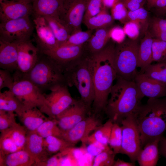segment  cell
Segmentation results:
<instances>
[{
    "label": "cell",
    "mask_w": 166,
    "mask_h": 166,
    "mask_svg": "<svg viewBox=\"0 0 166 166\" xmlns=\"http://www.w3.org/2000/svg\"><path fill=\"white\" fill-rule=\"evenodd\" d=\"M33 14L32 2L27 0H0V22L30 16Z\"/></svg>",
    "instance_id": "obj_12"
},
{
    "label": "cell",
    "mask_w": 166,
    "mask_h": 166,
    "mask_svg": "<svg viewBox=\"0 0 166 166\" xmlns=\"http://www.w3.org/2000/svg\"><path fill=\"white\" fill-rule=\"evenodd\" d=\"M122 140V130L121 126L117 123H113L109 144L116 155L119 153Z\"/></svg>",
    "instance_id": "obj_38"
},
{
    "label": "cell",
    "mask_w": 166,
    "mask_h": 166,
    "mask_svg": "<svg viewBox=\"0 0 166 166\" xmlns=\"http://www.w3.org/2000/svg\"><path fill=\"white\" fill-rule=\"evenodd\" d=\"M44 138L34 131H27L23 149L28 153L30 159L31 166H38L45 161L49 155L44 145Z\"/></svg>",
    "instance_id": "obj_16"
},
{
    "label": "cell",
    "mask_w": 166,
    "mask_h": 166,
    "mask_svg": "<svg viewBox=\"0 0 166 166\" xmlns=\"http://www.w3.org/2000/svg\"><path fill=\"white\" fill-rule=\"evenodd\" d=\"M112 26L95 30L92 36L85 44L86 49L90 54H93L102 50L111 39L110 31Z\"/></svg>",
    "instance_id": "obj_24"
},
{
    "label": "cell",
    "mask_w": 166,
    "mask_h": 166,
    "mask_svg": "<svg viewBox=\"0 0 166 166\" xmlns=\"http://www.w3.org/2000/svg\"><path fill=\"white\" fill-rule=\"evenodd\" d=\"M95 30H89L80 31L71 34L61 46H78L84 45L89 39Z\"/></svg>",
    "instance_id": "obj_36"
},
{
    "label": "cell",
    "mask_w": 166,
    "mask_h": 166,
    "mask_svg": "<svg viewBox=\"0 0 166 166\" xmlns=\"http://www.w3.org/2000/svg\"><path fill=\"white\" fill-rule=\"evenodd\" d=\"M120 124L122 140L119 153L127 155L132 162H134L141 146L140 133L134 114L124 119Z\"/></svg>",
    "instance_id": "obj_9"
},
{
    "label": "cell",
    "mask_w": 166,
    "mask_h": 166,
    "mask_svg": "<svg viewBox=\"0 0 166 166\" xmlns=\"http://www.w3.org/2000/svg\"><path fill=\"white\" fill-rule=\"evenodd\" d=\"M101 125L100 121L95 116H88L70 129L62 132L61 138L75 145L89 136L90 132Z\"/></svg>",
    "instance_id": "obj_15"
},
{
    "label": "cell",
    "mask_w": 166,
    "mask_h": 166,
    "mask_svg": "<svg viewBox=\"0 0 166 166\" xmlns=\"http://www.w3.org/2000/svg\"><path fill=\"white\" fill-rule=\"evenodd\" d=\"M34 16L33 23L36 33L35 38L39 51L42 53L58 47L53 33L44 17Z\"/></svg>",
    "instance_id": "obj_14"
},
{
    "label": "cell",
    "mask_w": 166,
    "mask_h": 166,
    "mask_svg": "<svg viewBox=\"0 0 166 166\" xmlns=\"http://www.w3.org/2000/svg\"><path fill=\"white\" fill-rule=\"evenodd\" d=\"M116 154L112 149L107 147L95 156L92 165L93 166H113Z\"/></svg>",
    "instance_id": "obj_37"
},
{
    "label": "cell",
    "mask_w": 166,
    "mask_h": 166,
    "mask_svg": "<svg viewBox=\"0 0 166 166\" xmlns=\"http://www.w3.org/2000/svg\"><path fill=\"white\" fill-rule=\"evenodd\" d=\"M66 84L74 86L89 113L93 102L95 93L90 55L86 51L79 58L63 69Z\"/></svg>",
    "instance_id": "obj_4"
},
{
    "label": "cell",
    "mask_w": 166,
    "mask_h": 166,
    "mask_svg": "<svg viewBox=\"0 0 166 166\" xmlns=\"http://www.w3.org/2000/svg\"><path fill=\"white\" fill-rule=\"evenodd\" d=\"M34 26L29 16L0 23V40L18 43L30 40Z\"/></svg>",
    "instance_id": "obj_8"
},
{
    "label": "cell",
    "mask_w": 166,
    "mask_h": 166,
    "mask_svg": "<svg viewBox=\"0 0 166 166\" xmlns=\"http://www.w3.org/2000/svg\"><path fill=\"white\" fill-rule=\"evenodd\" d=\"M18 70L23 73L29 72L38 60L40 51L30 40L18 43Z\"/></svg>",
    "instance_id": "obj_18"
},
{
    "label": "cell",
    "mask_w": 166,
    "mask_h": 166,
    "mask_svg": "<svg viewBox=\"0 0 166 166\" xmlns=\"http://www.w3.org/2000/svg\"><path fill=\"white\" fill-rule=\"evenodd\" d=\"M148 1V4L151 3L155 1L156 0H147Z\"/></svg>",
    "instance_id": "obj_57"
},
{
    "label": "cell",
    "mask_w": 166,
    "mask_h": 166,
    "mask_svg": "<svg viewBox=\"0 0 166 166\" xmlns=\"http://www.w3.org/2000/svg\"><path fill=\"white\" fill-rule=\"evenodd\" d=\"M15 113L13 112L0 110V131L1 132L17 123Z\"/></svg>",
    "instance_id": "obj_42"
},
{
    "label": "cell",
    "mask_w": 166,
    "mask_h": 166,
    "mask_svg": "<svg viewBox=\"0 0 166 166\" xmlns=\"http://www.w3.org/2000/svg\"><path fill=\"white\" fill-rule=\"evenodd\" d=\"M114 19L104 7L101 11L97 15L84 20L83 23L89 30L96 29L112 26Z\"/></svg>",
    "instance_id": "obj_30"
},
{
    "label": "cell",
    "mask_w": 166,
    "mask_h": 166,
    "mask_svg": "<svg viewBox=\"0 0 166 166\" xmlns=\"http://www.w3.org/2000/svg\"><path fill=\"white\" fill-rule=\"evenodd\" d=\"M85 44L78 46H60L42 53L50 57L63 70L65 67L84 54L86 51Z\"/></svg>",
    "instance_id": "obj_17"
},
{
    "label": "cell",
    "mask_w": 166,
    "mask_h": 166,
    "mask_svg": "<svg viewBox=\"0 0 166 166\" xmlns=\"http://www.w3.org/2000/svg\"><path fill=\"white\" fill-rule=\"evenodd\" d=\"M139 44L136 40L125 39L115 46L114 63L117 76L134 81L138 73V54Z\"/></svg>",
    "instance_id": "obj_6"
},
{
    "label": "cell",
    "mask_w": 166,
    "mask_h": 166,
    "mask_svg": "<svg viewBox=\"0 0 166 166\" xmlns=\"http://www.w3.org/2000/svg\"><path fill=\"white\" fill-rule=\"evenodd\" d=\"M65 0H33L34 16L59 17Z\"/></svg>",
    "instance_id": "obj_22"
},
{
    "label": "cell",
    "mask_w": 166,
    "mask_h": 166,
    "mask_svg": "<svg viewBox=\"0 0 166 166\" xmlns=\"http://www.w3.org/2000/svg\"><path fill=\"white\" fill-rule=\"evenodd\" d=\"M158 148L159 154L166 159V138L163 136L160 139Z\"/></svg>",
    "instance_id": "obj_51"
},
{
    "label": "cell",
    "mask_w": 166,
    "mask_h": 166,
    "mask_svg": "<svg viewBox=\"0 0 166 166\" xmlns=\"http://www.w3.org/2000/svg\"><path fill=\"white\" fill-rule=\"evenodd\" d=\"M27 131H36L39 126L49 118L47 117L37 107H24L18 117Z\"/></svg>",
    "instance_id": "obj_21"
},
{
    "label": "cell",
    "mask_w": 166,
    "mask_h": 166,
    "mask_svg": "<svg viewBox=\"0 0 166 166\" xmlns=\"http://www.w3.org/2000/svg\"><path fill=\"white\" fill-rule=\"evenodd\" d=\"M139 130L141 148L161 137L166 130V96L149 98L134 114Z\"/></svg>",
    "instance_id": "obj_3"
},
{
    "label": "cell",
    "mask_w": 166,
    "mask_h": 166,
    "mask_svg": "<svg viewBox=\"0 0 166 166\" xmlns=\"http://www.w3.org/2000/svg\"><path fill=\"white\" fill-rule=\"evenodd\" d=\"M152 31H166V19L155 17L152 23Z\"/></svg>",
    "instance_id": "obj_49"
},
{
    "label": "cell",
    "mask_w": 166,
    "mask_h": 166,
    "mask_svg": "<svg viewBox=\"0 0 166 166\" xmlns=\"http://www.w3.org/2000/svg\"><path fill=\"white\" fill-rule=\"evenodd\" d=\"M158 11L161 14L166 13V6L163 8L158 9Z\"/></svg>",
    "instance_id": "obj_56"
},
{
    "label": "cell",
    "mask_w": 166,
    "mask_h": 166,
    "mask_svg": "<svg viewBox=\"0 0 166 166\" xmlns=\"http://www.w3.org/2000/svg\"><path fill=\"white\" fill-rule=\"evenodd\" d=\"M48 94L44 93L46 105L40 110L51 119H54L76 101L71 96L65 84L58 85Z\"/></svg>",
    "instance_id": "obj_10"
},
{
    "label": "cell",
    "mask_w": 166,
    "mask_h": 166,
    "mask_svg": "<svg viewBox=\"0 0 166 166\" xmlns=\"http://www.w3.org/2000/svg\"><path fill=\"white\" fill-rule=\"evenodd\" d=\"M148 5L149 7H155L158 9L163 8L166 6V0H156Z\"/></svg>",
    "instance_id": "obj_52"
},
{
    "label": "cell",
    "mask_w": 166,
    "mask_h": 166,
    "mask_svg": "<svg viewBox=\"0 0 166 166\" xmlns=\"http://www.w3.org/2000/svg\"><path fill=\"white\" fill-rule=\"evenodd\" d=\"M123 27L126 34L130 39L136 40L139 36L140 27L138 24L132 21H129L124 24Z\"/></svg>",
    "instance_id": "obj_44"
},
{
    "label": "cell",
    "mask_w": 166,
    "mask_h": 166,
    "mask_svg": "<svg viewBox=\"0 0 166 166\" xmlns=\"http://www.w3.org/2000/svg\"><path fill=\"white\" fill-rule=\"evenodd\" d=\"M154 38L166 42V31H152Z\"/></svg>",
    "instance_id": "obj_53"
},
{
    "label": "cell",
    "mask_w": 166,
    "mask_h": 166,
    "mask_svg": "<svg viewBox=\"0 0 166 166\" xmlns=\"http://www.w3.org/2000/svg\"><path fill=\"white\" fill-rule=\"evenodd\" d=\"M116 79L104 110L109 119L113 123L120 124L122 120L135 113L144 97L134 81L127 80L117 76Z\"/></svg>",
    "instance_id": "obj_2"
},
{
    "label": "cell",
    "mask_w": 166,
    "mask_h": 166,
    "mask_svg": "<svg viewBox=\"0 0 166 166\" xmlns=\"http://www.w3.org/2000/svg\"><path fill=\"white\" fill-rule=\"evenodd\" d=\"M161 137L148 142L141 149L136 158V160L140 166L156 165L159 154L158 144Z\"/></svg>",
    "instance_id": "obj_23"
},
{
    "label": "cell",
    "mask_w": 166,
    "mask_h": 166,
    "mask_svg": "<svg viewBox=\"0 0 166 166\" xmlns=\"http://www.w3.org/2000/svg\"><path fill=\"white\" fill-rule=\"evenodd\" d=\"M108 146H104L96 143H90L87 147V151L92 155L96 156Z\"/></svg>",
    "instance_id": "obj_50"
},
{
    "label": "cell",
    "mask_w": 166,
    "mask_h": 166,
    "mask_svg": "<svg viewBox=\"0 0 166 166\" xmlns=\"http://www.w3.org/2000/svg\"><path fill=\"white\" fill-rule=\"evenodd\" d=\"M146 0H120L128 11H133L143 6Z\"/></svg>",
    "instance_id": "obj_48"
},
{
    "label": "cell",
    "mask_w": 166,
    "mask_h": 166,
    "mask_svg": "<svg viewBox=\"0 0 166 166\" xmlns=\"http://www.w3.org/2000/svg\"><path fill=\"white\" fill-rule=\"evenodd\" d=\"M134 81L144 97L156 98L166 96V84L151 79L143 73H138Z\"/></svg>",
    "instance_id": "obj_19"
},
{
    "label": "cell",
    "mask_w": 166,
    "mask_h": 166,
    "mask_svg": "<svg viewBox=\"0 0 166 166\" xmlns=\"http://www.w3.org/2000/svg\"><path fill=\"white\" fill-rule=\"evenodd\" d=\"M152 35L147 30L139 44L138 54V67L142 72L144 69L153 61L152 45L153 42Z\"/></svg>",
    "instance_id": "obj_25"
},
{
    "label": "cell",
    "mask_w": 166,
    "mask_h": 166,
    "mask_svg": "<svg viewBox=\"0 0 166 166\" xmlns=\"http://www.w3.org/2000/svg\"><path fill=\"white\" fill-rule=\"evenodd\" d=\"M27 131L23 126L17 123L2 132H6L13 140L19 150H21L23 149L25 145Z\"/></svg>",
    "instance_id": "obj_33"
},
{
    "label": "cell",
    "mask_w": 166,
    "mask_h": 166,
    "mask_svg": "<svg viewBox=\"0 0 166 166\" xmlns=\"http://www.w3.org/2000/svg\"><path fill=\"white\" fill-rule=\"evenodd\" d=\"M88 0H65L59 17L72 34L81 31V25Z\"/></svg>",
    "instance_id": "obj_11"
},
{
    "label": "cell",
    "mask_w": 166,
    "mask_h": 166,
    "mask_svg": "<svg viewBox=\"0 0 166 166\" xmlns=\"http://www.w3.org/2000/svg\"><path fill=\"white\" fill-rule=\"evenodd\" d=\"M135 165L134 162H125L118 159L115 161L113 166H134Z\"/></svg>",
    "instance_id": "obj_54"
},
{
    "label": "cell",
    "mask_w": 166,
    "mask_h": 166,
    "mask_svg": "<svg viewBox=\"0 0 166 166\" xmlns=\"http://www.w3.org/2000/svg\"><path fill=\"white\" fill-rule=\"evenodd\" d=\"M125 35L123 28L119 26H112L110 29V38L117 44L123 42L125 40Z\"/></svg>",
    "instance_id": "obj_46"
},
{
    "label": "cell",
    "mask_w": 166,
    "mask_h": 166,
    "mask_svg": "<svg viewBox=\"0 0 166 166\" xmlns=\"http://www.w3.org/2000/svg\"><path fill=\"white\" fill-rule=\"evenodd\" d=\"M35 131L44 138L50 136L61 138L62 133L56 120L50 118L41 124Z\"/></svg>",
    "instance_id": "obj_34"
},
{
    "label": "cell",
    "mask_w": 166,
    "mask_h": 166,
    "mask_svg": "<svg viewBox=\"0 0 166 166\" xmlns=\"http://www.w3.org/2000/svg\"><path fill=\"white\" fill-rule=\"evenodd\" d=\"M19 150L13 140L4 132H1L0 155H6Z\"/></svg>",
    "instance_id": "obj_39"
},
{
    "label": "cell",
    "mask_w": 166,
    "mask_h": 166,
    "mask_svg": "<svg viewBox=\"0 0 166 166\" xmlns=\"http://www.w3.org/2000/svg\"><path fill=\"white\" fill-rule=\"evenodd\" d=\"M111 15L114 20H118L122 23L127 22L128 11L122 2L120 0L111 8Z\"/></svg>",
    "instance_id": "obj_41"
},
{
    "label": "cell",
    "mask_w": 166,
    "mask_h": 166,
    "mask_svg": "<svg viewBox=\"0 0 166 166\" xmlns=\"http://www.w3.org/2000/svg\"><path fill=\"white\" fill-rule=\"evenodd\" d=\"M18 49L16 43L0 40V67L10 72L17 69Z\"/></svg>",
    "instance_id": "obj_20"
},
{
    "label": "cell",
    "mask_w": 166,
    "mask_h": 166,
    "mask_svg": "<svg viewBox=\"0 0 166 166\" xmlns=\"http://www.w3.org/2000/svg\"><path fill=\"white\" fill-rule=\"evenodd\" d=\"M148 13L143 7L133 11H128L127 22H135L140 25V29L145 32L148 30Z\"/></svg>",
    "instance_id": "obj_35"
},
{
    "label": "cell",
    "mask_w": 166,
    "mask_h": 166,
    "mask_svg": "<svg viewBox=\"0 0 166 166\" xmlns=\"http://www.w3.org/2000/svg\"><path fill=\"white\" fill-rule=\"evenodd\" d=\"M14 83L10 90L24 107H36L40 109L47 104L44 93L22 73L18 70L13 75Z\"/></svg>",
    "instance_id": "obj_7"
},
{
    "label": "cell",
    "mask_w": 166,
    "mask_h": 166,
    "mask_svg": "<svg viewBox=\"0 0 166 166\" xmlns=\"http://www.w3.org/2000/svg\"><path fill=\"white\" fill-rule=\"evenodd\" d=\"M22 74L43 93L58 85H67L62 68L49 56L40 51L34 66L28 73Z\"/></svg>",
    "instance_id": "obj_5"
},
{
    "label": "cell",
    "mask_w": 166,
    "mask_h": 166,
    "mask_svg": "<svg viewBox=\"0 0 166 166\" xmlns=\"http://www.w3.org/2000/svg\"><path fill=\"white\" fill-rule=\"evenodd\" d=\"M8 70L0 69V91L3 88H7L11 90L14 83L13 75Z\"/></svg>",
    "instance_id": "obj_45"
},
{
    "label": "cell",
    "mask_w": 166,
    "mask_h": 166,
    "mask_svg": "<svg viewBox=\"0 0 166 166\" xmlns=\"http://www.w3.org/2000/svg\"><path fill=\"white\" fill-rule=\"evenodd\" d=\"M65 155L64 152H60L48 158L38 166H54L61 165L62 156Z\"/></svg>",
    "instance_id": "obj_47"
},
{
    "label": "cell",
    "mask_w": 166,
    "mask_h": 166,
    "mask_svg": "<svg viewBox=\"0 0 166 166\" xmlns=\"http://www.w3.org/2000/svg\"><path fill=\"white\" fill-rule=\"evenodd\" d=\"M153 61L166 60V42L153 38L152 45Z\"/></svg>",
    "instance_id": "obj_40"
},
{
    "label": "cell",
    "mask_w": 166,
    "mask_h": 166,
    "mask_svg": "<svg viewBox=\"0 0 166 166\" xmlns=\"http://www.w3.org/2000/svg\"><path fill=\"white\" fill-rule=\"evenodd\" d=\"M43 17L52 30L59 46L66 42L71 34L70 30L59 17Z\"/></svg>",
    "instance_id": "obj_26"
},
{
    "label": "cell",
    "mask_w": 166,
    "mask_h": 166,
    "mask_svg": "<svg viewBox=\"0 0 166 166\" xmlns=\"http://www.w3.org/2000/svg\"><path fill=\"white\" fill-rule=\"evenodd\" d=\"M103 8L101 0H88L83 21L97 15Z\"/></svg>",
    "instance_id": "obj_43"
},
{
    "label": "cell",
    "mask_w": 166,
    "mask_h": 166,
    "mask_svg": "<svg viewBox=\"0 0 166 166\" xmlns=\"http://www.w3.org/2000/svg\"><path fill=\"white\" fill-rule=\"evenodd\" d=\"M27 0L29 1H31V2H32L33 0Z\"/></svg>",
    "instance_id": "obj_58"
},
{
    "label": "cell",
    "mask_w": 166,
    "mask_h": 166,
    "mask_svg": "<svg viewBox=\"0 0 166 166\" xmlns=\"http://www.w3.org/2000/svg\"><path fill=\"white\" fill-rule=\"evenodd\" d=\"M113 123L109 119L105 123L100 125L90 136L82 141L83 143H98L103 146H108Z\"/></svg>",
    "instance_id": "obj_27"
},
{
    "label": "cell",
    "mask_w": 166,
    "mask_h": 166,
    "mask_svg": "<svg viewBox=\"0 0 166 166\" xmlns=\"http://www.w3.org/2000/svg\"><path fill=\"white\" fill-rule=\"evenodd\" d=\"M120 0H101L104 7L108 9L111 8L116 2Z\"/></svg>",
    "instance_id": "obj_55"
},
{
    "label": "cell",
    "mask_w": 166,
    "mask_h": 166,
    "mask_svg": "<svg viewBox=\"0 0 166 166\" xmlns=\"http://www.w3.org/2000/svg\"><path fill=\"white\" fill-rule=\"evenodd\" d=\"M30 159L22 149L4 156L0 155V166H30Z\"/></svg>",
    "instance_id": "obj_29"
},
{
    "label": "cell",
    "mask_w": 166,
    "mask_h": 166,
    "mask_svg": "<svg viewBox=\"0 0 166 166\" xmlns=\"http://www.w3.org/2000/svg\"><path fill=\"white\" fill-rule=\"evenodd\" d=\"M115 47L109 42L100 51L89 53L95 93L92 106L95 113L104 110L117 77L114 63Z\"/></svg>",
    "instance_id": "obj_1"
},
{
    "label": "cell",
    "mask_w": 166,
    "mask_h": 166,
    "mask_svg": "<svg viewBox=\"0 0 166 166\" xmlns=\"http://www.w3.org/2000/svg\"><path fill=\"white\" fill-rule=\"evenodd\" d=\"M141 73L151 79L166 84V60L151 64Z\"/></svg>",
    "instance_id": "obj_32"
},
{
    "label": "cell",
    "mask_w": 166,
    "mask_h": 166,
    "mask_svg": "<svg viewBox=\"0 0 166 166\" xmlns=\"http://www.w3.org/2000/svg\"><path fill=\"white\" fill-rule=\"evenodd\" d=\"M89 113L84 103L81 100L75 102L58 115L54 119L62 132L70 129L85 118Z\"/></svg>",
    "instance_id": "obj_13"
},
{
    "label": "cell",
    "mask_w": 166,
    "mask_h": 166,
    "mask_svg": "<svg viewBox=\"0 0 166 166\" xmlns=\"http://www.w3.org/2000/svg\"><path fill=\"white\" fill-rule=\"evenodd\" d=\"M24 107L10 90L0 92V110L14 112L18 117L22 114Z\"/></svg>",
    "instance_id": "obj_28"
},
{
    "label": "cell",
    "mask_w": 166,
    "mask_h": 166,
    "mask_svg": "<svg viewBox=\"0 0 166 166\" xmlns=\"http://www.w3.org/2000/svg\"><path fill=\"white\" fill-rule=\"evenodd\" d=\"M44 145L49 155L70 151L74 146L63 139L50 136L44 138Z\"/></svg>",
    "instance_id": "obj_31"
}]
</instances>
